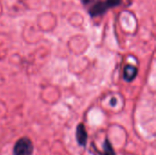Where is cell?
Segmentation results:
<instances>
[{"mask_svg": "<svg viewBox=\"0 0 156 155\" xmlns=\"http://www.w3.org/2000/svg\"><path fill=\"white\" fill-rule=\"evenodd\" d=\"M121 4V0H106L102 2H97L90 9V14L91 16H97L103 15L109 8L117 6Z\"/></svg>", "mask_w": 156, "mask_h": 155, "instance_id": "6da1fadb", "label": "cell"}, {"mask_svg": "<svg viewBox=\"0 0 156 155\" xmlns=\"http://www.w3.org/2000/svg\"><path fill=\"white\" fill-rule=\"evenodd\" d=\"M33 149L32 142L28 138L23 137L16 143L13 153L14 155H32Z\"/></svg>", "mask_w": 156, "mask_h": 155, "instance_id": "7a4b0ae2", "label": "cell"}, {"mask_svg": "<svg viewBox=\"0 0 156 155\" xmlns=\"http://www.w3.org/2000/svg\"><path fill=\"white\" fill-rule=\"evenodd\" d=\"M76 140L80 146H85L88 140V133L83 123L78 125L76 130Z\"/></svg>", "mask_w": 156, "mask_h": 155, "instance_id": "3957f363", "label": "cell"}, {"mask_svg": "<svg viewBox=\"0 0 156 155\" xmlns=\"http://www.w3.org/2000/svg\"><path fill=\"white\" fill-rule=\"evenodd\" d=\"M137 72H138L137 68H135L133 66H130V65L126 66L124 68V71H123V78L126 81L131 82L135 79Z\"/></svg>", "mask_w": 156, "mask_h": 155, "instance_id": "277c9868", "label": "cell"}, {"mask_svg": "<svg viewBox=\"0 0 156 155\" xmlns=\"http://www.w3.org/2000/svg\"><path fill=\"white\" fill-rule=\"evenodd\" d=\"M101 155H116L110 141L108 139H106L104 141V143H103V151L102 153H99Z\"/></svg>", "mask_w": 156, "mask_h": 155, "instance_id": "5b68a950", "label": "cell"}, {"mask_svg": "<svg viewBox=\"0 0 156 155\" xmlns=\"http://www.w3.org/2000/svg\"><path fill=\"white\" fill-rule=\"evenodd\" d=\"M89 1H90V0H82V2H84L85 4H87V3H89Z\"/></svg>", "mask_w": 156, "mask_h": 155, "instance_id": "8992f818", "label": "cell"}]
</instances>
